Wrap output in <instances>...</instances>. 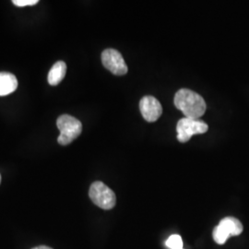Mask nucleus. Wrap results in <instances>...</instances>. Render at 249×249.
<instances>
[{
  "label": "nucleus",
  "instance_id": "nucleus-1",
  "mask_svg": "<svg viewBox=\"0 0 249 249\" xmlns=\"http://www.w3.org/2000/svg\"><path fill=\"white\" fill-rule=\"evenodd\" d=\"M175 106L181 110L185 117L199 119L206 111V103L202 96L188 89H181L175 95Z\"/></svg>",
  "mask_w": 249,
  "mask_h": 249
},
{
  "label": "nucleus",
  "instance_id": "nucleus-2",
  "mask_svg": "<svg viewBox=\"0 0 249 249\" xmlns=\"http://www.w3.org/2000/svg\"><path fill=\"white\" fill-rule=\"evenodd\" d=\"M56 125L60 130L57 142L66 146L75 141L82 131V124L77 118L70 115H62L56 120Z\"/></svg>",
  "mask_w": 249,
  "mask_h": 249
},
{
  "label": "nucleus",
  "instance_id": "nucleus-3",
  "mask_svg": "<svg viewBox=\"0 0 249 249\" xmlns=\"http://www.w3.org/2000/svg\"><path fill=\"white\" fill-rule=\"evenodd\" d=\"M89 196L91 201L103 210H111L116 205V197L114 191L100 181L91 184Z\"/></svg>",
  "mask_w": 249,
  "mask_h": 249
},
{
  "label": "nucleus",
  "instance_id": "nucleus-4",
  "mask_svg": "<svg viewBox=\"0 0 249 249\" xmlns=\"http://www.w3.org/2000/svg\"><path fill=\"white\" fill-rule=\"evenodd\" d=\"M243 231V224L238 219L226 217L214 228L213 239L218 245H223L231 236L239 235Z\"/></svg>",
  "mask_w": 249,
  "mask_h": 249
},
{
  "label": "nucleus",
  "instance_id": "nucleus-5",
  "mask_svg": "<svg viewBox=\"0 0 249 249\" xmlns=\"http://www.w3.org/2000/svg\"><path fill=\"white\" fill-rule=\"evenodd\" d=\"M208 129L209 125L204 121L184 117L178 121L177 125L178 140L181 143L187 142L194 135L205 133Z\"/></svg>",
  "mask_w": 249,
  "mask_h": 249
},
{
  "label": "nucleus",
  "instance_id": "nucleus-6",
  "mask_svg": "<svg viewBox=\"0 0 249 249\" xmlns=\"http://www.w3.org/2000/svg\"><path fill=\"white\" fill-rule=\"evenodd\" d=\"M102 62L106 69L115 75L122 76L127 73V66L117 50L112 48L105 50L102 53Z\"/></svg>",
  "mask_w": 249,
  "mask_h": 249
},
{
  "label": "nucleus",
  "instance_id": "nucleus-7",
  "mask_svg": "<svg viewBox=\"0 0 249 249\" xmlns=\"http://www.w3.org/2000/svg\"><path fill=\"white\" fill-rule=\"evenodd\" d=\"M140 110L144 119L148 122H155L162 113L160 102L153 96H144L140 102Z\"/></svg>",
  "mask_w": 249,
  "mask_h": 249
},
{
  "label": "nucleus",
  "instance_id": "nucleus-8",
  "mask_svg": "<svg viewBox=\"0 0 249 249\" xmlns=\"http://www.w3.org/2000/svg\"><path fill=\"white\" fill-rule=\"evenodd\" d=\"M18 88L17 78L9 72H0V96H6Z\"/></svg>",
  "mask_w": 249,
  "mask_h": 249
},
{
  "label": "nucleus",
  "instance_id": "nucleus-9",
  "mask_svg": "<svg viewBox=\"0 0 249 249\" xmlns=\"http://www.w3.org/2000/svg\"><path fill=\"white\" fill-rule=\"evenodd\" d=\"M67 72V65L63 61H57L52 67L48 73V83L52 86L58 85L66 76Z\"/></svg>",
  "mask_w": 249,
  "mask_h": 249
},
{
  "label": "nucleus",
  "instance_id": "nucleus-10",
  "mask_svg": "<svg viewBox=\"0 0 249 249\" xmlns=\"http://www.w3.org/2000/svg\"><path fill=\"white\" fill-rule=\"evenodd\" d=\"M166 247L170 249H183V241L180 235L178 234H174L171 235L168 240L165 243Z\"/></svg>",
  "mask_w": 249,
  "mask_h": 249
},
{
  "label": "nucleus",
  "instance_id": "nucleus-11",
  "mask_svg": "<svg viewBox=\"0 0 249 249\" xmlns=\"http://www.w3.org/2000/svg\"><path fill=\"white\" fill-rule=\"evenodd\" d=\"M13 4L17 7H26V6H34L39 1L38 0H13Z\"/></svg>",
  "mask_w": 249,
  "mask_h": 249
},
{
  "label": "nucleus",
  "instance_id": "nucleus-12",
  "mask_svg": "<svg viewBox=\"0 0 249 249\" xmlns=\"http://www.w3.org/2000/svg\"><path fill=\"white\" fill-rule=\"evenodd\" d=\"M51 249V248H48V247H45V246H40V247H37V248H35V249Z\"/></svg>",
  "mask_w": 249,
  "mask_h": 249
},
{
  "label": "nucleus",
  "instance_id": "nucleus-13",
  "mask_svg": "<svg viewBox=\"0 0 249 249\" xmlns=\"http://www.w3.org/2000/svg\"><path fill=\"white\" fill-rule=\"evenodd\" d=\"M0 183H1V176H0Z\"/></svg>",
  "mask_w": 249,
  "mask_h": 249
},
{
  "label": "nucleus",
  "instance_id": "nucleus-14",
  "mask_svg": "<svg viewBox=\"0 0 249 249\" xmlns=\"http://www.w3.org/2000/svg\"></svg>",
  "mask_w": 249,
  "mask_h": 249
}]
</instances>
